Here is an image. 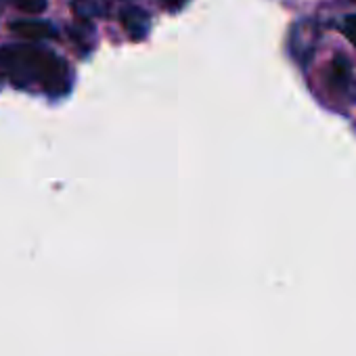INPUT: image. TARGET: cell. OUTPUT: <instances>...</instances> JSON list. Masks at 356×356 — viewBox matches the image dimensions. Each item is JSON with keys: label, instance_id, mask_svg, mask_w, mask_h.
<instances>
[{"label": "cell", "instance_id": "cell-1", "mask_svg": "<svg viewBox=\"0 0 356 356\" xmlns=\"http://www.w3.org/2000/svg\"><path fill=\"white\" fill-rule=\"evenodd\" d=\"M9 80L17 88L38 86L57 99L72 88L70 63L57 53L36 44H9L0 49V82Z\"/></svg>", "mask_w": 356, "mask_h": 356}, {"label": "cell", "instance_id": "cell-2", "mask_svg": "<svg viewBox=\"0 0 356 356\" xmlns=\"http://www.w3.org/2000/svg\"><path fill=\"white\" fill-rule=\"evenodd\" d=\"M120 22L132 40H143L149 32V15L138 7H124L120 11Z\"/></svg>", "mask_w": 356, "mask_h": 356}, {"label": "cell", "instance_id": "cell-3", "mask_svg": "<svg viewBox=\"0 0 356 356\" xmlns=\"http://www.w3.org/2000/svg\"><path fill=\"white\" fill-rule=\"evenodd\" d=\"M11 32L22 36V38H30V40H42V38H57V30L53 24L49 22H40V19H19L11 24Z\"/></svg>", "mask_w": 356, "mask_h": 356}, {"label": "cell", "instance_id": "cell-4", "mask_svg": "<svg viewBox=\"0 0 356 356\" xmlns=\"http://www.w3.org/2000/svg\"><path fill=\"white\" fill-rule=\"evenodd\" d=\"M72 11L80 22H92L109 15V0H72Z\"/></svg>", "mask_w": 356, "mask_h": 356}, {"label": "cell", "instance_id": "cell-5", "mask_svg": "<svg viewBox=\"0 0 356 356\" xmlns=\"http://www.w3.org/2000/svg\"><path fill=\"white\" fill-rule=\"evenodd\" d=\"M350 82V63L343 57H335L331 63V72H329V84L335 90H346Z\"/></svg>", "mask_w": 356, "mask_h": 356}, {"label": "cell", "instance_id": "cell-6", "mask_svg": "<svg viewBox=\"0 0 356 356\" xmlns=\"http://www.w3.org/2000/svg\"><path fill=\"white\" fill-rule=\"evenodd\" d=\"M47 0H15V7L28 15H38L47 9Z\"/></svg>", "mask_w": 356, "mask_h": 356}, {"label": "cell", "instance_id": "cell-7", "mask_svg": "<svg viewBox=\"0 0 356 356\" xmlns=\"http://www.w3.org/2000/svg\"><path fill=\"white\" fill-rule=\"evenodd\" d=\"M341 32L348 38V42L356 49V15H348L341 24Z\"/></svg>", "mask_w": 356, "mask_h": 356}, {"label": "cell", "instance_id": "cell-8", "mask_svg": "<svg viewBox=\"0 0 356 356\" xmlns=\"http://www.w3.org/2000/svg\"><path fill=\"white\" fill-rule=\"evenodd\" d=\"M161 3H163L168 9H178V7H181L183 0H161Z\"/></svg>", "mask_w": 356, "mask_h": 356}, {"label": "cell", "instance_id": "cell-9", "mask_svg": "<svg viewBox=\"0 0 356 356\" xmlns=\"http://www.w3.org/2000/svg\"><path fill=\"white\" fill-rule=\"evenodd\" d=\"M0 3H13L15 5V0H0Z\"/></svg>", "mask_w": 356, "mask_h": 356}]
</instances>
